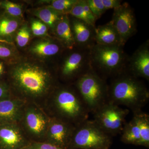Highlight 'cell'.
Returning a JSON list of instances; mask_svg holds the SVG:
<instances>
[{
    "label": "cell",
    "instance_id": "5",
    "mask_svg": "<svg viewBox=\"0 0 149 149\" xmlns=\"http://www.w3.org/2000/svg\"><path fill=\"white\" fill-rule=\"evenodd\" d=\"M73 85L90 113H94L109 101V85L92 68Z\"/></svg>",
    "mask_w": 149,
    "mask_h": 149
},
{
    "label": "cell",
    "instance_id": "11",
    "mask_svg": "<svg viewBox=\"0 0 149 149\" xmlns=\"http://www.w3.org/2000/svg\"><path fill=\"white\" fill-rule=\"evenodd\" d=\"M74 128L75 125L50 116L44 142L68 149Z\"/></svg>",
    "mask_w": 149,
    "mask_h": 149
},
{
    "label": "cell",
    "instance_id": "33",
    "mask_svg": "<svg viewBox=\"0 0 149 149\" xmlns=\"http://www.w3.org/2000/svg\"><path fill=\"white\" fill-rule=\"evenodd\" d=\"M4 72V67L2 63L0 62V77L3 74Z\"/></svg>",
    "mask_w": 149,
    "mask_h": 149
},
{
    "label": "cell",
    "instance_id": "22",
    "mask_svg": "<svg viewBox=\"0 0 149 149\" xmlns=\"http://www.w3.org/2000/svg\"><path fill=\"white\" fill-rule=\"evenodd\" d=\"M133 113L137 117L141 129V146L149 148V116L142 111Z\"/></svg>",
    "mask_w": 149,
    "mask_h": 149
},
{
    "label": "cell",
    "instance_id": "9",
    "mask_svg": "<svg viewBox=\"0 0 149 149\" xmlns=\"http://www.w3.org/2000/svg\"><path fill=\"white\" fill-rule=\"evenodd\" d=\"M69 49L59 69L61 77L63 80L73 83L79 77L92 68L90 59V49L76 47Z\"/></svg>",
    "mask_w": 149,
    "mask_h": 149
},
{
    "label": "cell",
    "instance_id": "26",
    "mask_svg": "<svg viewBox=\"0 0 149 149\" xmlns=\"http://www.w3.org/2000/svg\"><path fill=\"white\" fill-rule=\"evenodd\" d=\"M90 9L97 19L100 18L107 10L102 0H87Z\"/></svg>",
    "mask_w": 149,
    "mask_h": 149
},
{
    "label": "cell",
    "instance_id": "34",
    "mask_svg": "<svg viewBox=\"0 0 149 149\" xmlns=\"http://www.w3.org/2000/svg\"><path fill=\"white\" fill-rule=\"evenodd\" d=\"M33 149L31 148V147L30 146V145H29L28 146H27L25 147V148H23V149Z\"/></svg>",
    "mask_w": 149,
    "mask_h": 149
},
{
    "label": "cell",
    "instance_id": "29",
    "mask_svg": "<svg viewBox=\"0 0 149 149\" xmlns=\"http://www.w3.org/2000/svg\"><path fill=\"white\" fill-rule=\"evenodd\" d=\"M14 97L9 85L0 82V100Z\"/></svg>",
    "mask_w": 149,
    "mask_h": 149
},
{
    "label": "cell",
    "instance_id": "31",
    "mask_svg": "<svg viewBox=\"0 0 149 149\" xmlns=\"http://www.w3.org/2000/svg\"><path fill=\"white\" fill-rule=\"evenodd\" d=\"M122 1L120 0H102L103 4L107 10L118 8L122 4Z\"/></svg>",
    "mask_w": 149,
    "mask_h": 149
},
{
    "label": "cell",
    "instance_id": "6",
    "mask_svg": "<svg viewBox=\"0 0 149 149\" xmlns=\"http://www.w3.org/2000/svg\"><path fill=\"white\" fill-rule=\"evenodd\" d=\"M111 142V136L88 119L75 126L68 149H109Z\"/></svg>",
    "mask_w": 149,
    "mask_h": 149
},
{
    "label": "cell",
    "instance_id": "18",
    "mask_svg": "<svg viewBox=\"0 0 149 149\" xmlns=\"http://www.w3.org/2000/svg\"><path fill=\"white\" fill-rule=\"evenodd\" d=\"M121 140L125 143L141 146V129L135 114L132 120L125 123L122 131Z\"/></svg>",
    "mask_w": 149,
    "mask_h": 149
},
{
    "label": "cell",
    "instance_id": "2",
    "mask_svg": "<svg viewBox=\"0 0 149 149\" xmlns=\"http://www.w3.org/2000/svg\"><path fill=\"white\" fill-rule=\"evenodd\" d=\"M43 109L50 116L77 125L88 119L90 113L75 87L56 85Z\"/></svg>",
    "mask_w": 149,
    "mask_h": 149
},
{
    "label": "cell",
    "instance_id": "3",
    "mask_svg": "<svg viewBox=\"0 0 149 149\" xmlns=\"http://www.w3.org/2000/svg\"><path fill=\"white\" fill-rule=\"evenodd\" d=\"M109 101L127 107L133 113L142 111L148 102L149 92L143 82L126 70L113 77L109 85Z\"/></svg>",
    "mask_w": 149,
    "mask_h": 149
},
{
    "label": "cell",
    "instance_id": "21",
    "mask_svg": "<svg viewBox=\"0 0 149 149\" xmlns=\"http://www.w3.org/2000/svg\"><path fill=\"white\" fill-rule=\"evenodd\" d=\"M35 15L52 29H54L56 24L65 15L60 13L49 7L40 9L36 11Z\"/></svg>",
    "mask_w": 149,
    "mask_h": 149
},
{
    "label": "cell",
    "instance_id": "8",
    "mask_svg": "<svg viewBox=\"0 0 149 149\" xmlns=\"http://www.w3.org/2000/svg\"><path fill=\"white\" fill-rule=\"evenodd\" d=\"M129 111V110L121 108L108 101L93 113V120L105 133L111 137L122 132L126 123L125 118Z\"/></svg>",
    "mask_w": 149,
    "mask_h": 149
},
{
    "label": "cell",
    "instance_id": "1",
    "mask_svg": "<svg viewBox=\"0 0 149 149\" xmlns=\"http://www.w3.org/2000/svg\"><path fill=\"white\" fill-rule=\"evenodd\" d=\"M10 86L14 97L43 108L56 87L55 77L41 65L29 62L19 63L10 72Z\"/></svg>",
    "mask_w": 149,
    "mask_h": 149
},
{
    "label": "cell",
    "instance_id": "28",
    "mask_svg": "<svg viewBox=\"0 0 149 149\" xmlns=\"http://www.w3.org/2000/svg\"><path fill=\"white\" fill-rule=\"evenodd\" d=\"M31 29L32 33L35 36H40L46 34L47 27V25L42 22L35 20L32 22Z\"/></svg>",
    "mask_w": 149,
    "mask_h": 149
},
{
    "label": "cell",
    "instance_id": "30",
    "mask_svg": "<svg viewBox=\"0 0 149 149\" xmlns=\"http://www.w3.org/2000/svg\"><path fill=\"white\" fill-rule=\"evenodd\" d=\"M30 146L33 149H64L45 142H32Z\"/></svg>",
    "mask_w": 149,
    "mask_h": 149
},
{
    "label": "cell",
    "instance_id": "20",
    "mask_svg": "<svg viewBox=\"0 0 149 149\" xmlns=\"http://www.w3.org/2000/svg\"><path fill=\"white\" fill-rule=\"evenodd\" d=\"M65 49L59 42H58L44 41L36 44L31 49V51L41 56H52L58 55Z\"/></svg>",
    "mask_w": 149,
    "mask_h": 149
},
{
    "label": "cell",
    "instance_id": "4",
    "mask_svg": "<svg viewBox=\"0 0 149 149\" xmlns=\"http://www.w3.org/2000/svg\"><path fill=\"white\" fill-rule=\"evenodd\" d=\"M128 58L121 46L95 44L90 49L91 67L103 78H113L125 71Z\"/></svg>",
    "mask_w": 149,
    "mask_h": 149
},
{
    "label": "cell",
    "instance_id": "13",
    "mask_svg": "<svg viewBox=\"0 0 149 149\" xmlns=\"http://www.w3.org/2000/svg\"><path fill=\"white\" fill-rule=\"evenodd\" d=\"M126 71L138 77L149 80V42L147 40L128 58Z\"/></svg>",
    "mask_w": 149,
    "mask_h": 149
},
{
    "label": "cell",
    "instance_id": "16",
    "mask_svg": "<svg viewBox=\"0 0 149 149\" xmlns=\"http://www.w3.org/2000/svg\"><path fill=\"white\" fill-rule=\"evenodd\" d=\"M95 44L97 45L122 46L119 35L111 21L95 27Z\"/></svg>",
    "mask_w": 149,
    "mask_h": 149
},
{
    "label": "cell",
    "instance_id": "12",
    "mask_svg": "<svg viewBox=\"0 0 149 149\" xmlns=\"http://www.w3.org/2000/svg\"><path fill=\"white\" fill-rule=\"evenodd\" d=\"M31 142L19 123L0 125V149H22Z\"/></svg>",
    "mask_w": 149,
    "mask_h": 149
},
{
    "label": "cell",
    "instance_id": "27",
    "mask_svg": "<svg viewBox=\"0 0 149 149\" xmlns=\"http://www.w3.org/2000/svg\"><path fill=\"white\" fill-rule=\"evenodd\" d=\"M30 37V30L27 26H22L19 29L17 34L16 41L19 47H25L29 42Z\"/></svg>",
    "mask_w": 149,
    "mask_h": 149
},
{
    "label": "cell",
    "instance_id": "24",
    "mask_svg": "<svg viewBox=\"0 0 149 149\" xmlns=\"http://www.w3.org/2000/svg\"><path fill=\"white\" fill-rule=\"evenodd\" d=\"M78 0H53L49 7L63 15H68Z\"/></svg>",
    "mask_w": 149,
    "mask_h": 149
},
{
    "label": "cell",
    "instance_id": "23",
    "mask_svg": "<svg viewBox=\"0 0 149 149\" xmlns=\"http://www.w3.org/2000/svg\"><path fill=\"white\" fill-rule=\"evenodd\" d=\"M18 26V22L16 19L9 17H3L0 18V38L12 35Z\"/></svg>",
    "mask_w": 149,
    "mask_h": 149
},
{
    "label": "cell",
    "instance_id": "32",
    "mask_svg": "<svg viewBox=\"0 0 149 149\" xmlns=\"http://www.w3.org/2000/svg\"><path fill=\"white\" fill-rule=\"evenodd\" d=\"M12 55V51L7 47L0 44V58H7Z\"/></svg>",
    "mask_w": 149,
    "mask_h": 149
},
{
    "label": "cell",
    "instance_id": "17",
    "mask_svg": "<svg viewBox=\"0 0 149 149\" xmlns=\"http://www.w3.org/2000/svg\"><path fill=\"white\" fill-rule=\"evenodd\" d=\"M59 42L65 49H71L75 47L68 15H65L56 24L54 29Z\"/></svg>",
    "mask_w": 149,
    "mask_h": 149
},
{
    "label": "cell",
    "instance_id": "19",
    "mask_svg": "<svg viewBox=\"0 0 149 149\" xmlns=\"http://www.w3.org/2000/svg\"><path fill=\"white\" fill-rule=\"evenodd\" d=\"M68 15L95 27L97 19L90 9L87 0H78Z\"/></svg>",
    "mask_w": 149,
    "mask_h": 149
},
{
    "label": "cell",
    "instance_id": "14",
    "mask_svg": "<svg viewBox=\"0 0 149 149\" xmlns=\"http://www.w3.org/2000/svg\"><path fill=\"white\" fill-rule=\"evenodd\" d=\"M70 16L71 17H68L75 47L91 49L96 44L95 40L96 27Z\"/></svg>",
    "mask_w": 149,
    "mask_h": 149
},
{
    "label": "cell",
    "instance_id": "10",
    "mask_svg": "<svg viewBox=\"0 0 149 149\" xmlns=\"http://www.w3.org/2000/svg\"><path fill=\"white\" fill-rule=\"evenodd\" d=\"M111 21L119 35L123 47L137 32L135 13L128 3H123L114 10Z\"/></svg>",
    "mask_w": 149,
    "mask_h": 149
},
{
    "label": "cell",
    "instance_id": "25",
    "mask_svg": "<svg viewBox=\"0 0 149 149\" xmlns=\"http://www.w3.org/2000/svg\"><path fill=\"white\" fill-rule=\"evenodd\" d=\"M0 6L3 8L11 16L14 17L22 16V8L18 4L8 1L0 2Z\"/></svg>",
    "mask_w": 149,
    "mask_h": 149
},
{
    "label": "cell",
    "instance_id": "7",
    "mask_svg": "<svg viewBox=\"0 0 149 149\" xmlns=\"http://www.w3.org/2000/svg\"><path fill=\"white\" fill-rule=\"evenodd\" d=\"M50 118L42 107L27 102L19 123L31 142H44Z\"/></svg>",
    "mask_w": 149,
    "mask_h": 149
},
{
    "label": "cell",
    "instance_id": "15",
    "mask_svg": "<svg viewBox=\"0 0 149 149\" xmlns=\"http://www.w3.org/2000/svg\"><path fill=\"white\" fill-rule=\"evenodd\" d=\"M27 103L15 97L0 100V125L19 123Z\"/></svg>",
    "mask_w": 149,
    "mask_h": 149
}]
</instances>
